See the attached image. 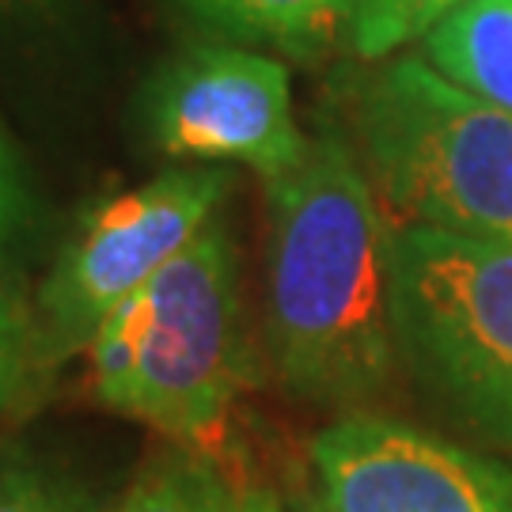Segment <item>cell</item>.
I'll list each match as a JSON object with an SVG mask.
<instances>
[{
	"instance_id": "cell-1",
	"label": "cell",
	"mask_w": 512,
	"mask_h": 512,
	"mask_svg": "<svg viewBox=\"0 0 512 512\" xmlns=\"http://www.w3.org/2000/svg\"><path fill=\"white\" fill-rule=\"evenodd\" d=\"M266 327L281 384L319 406L380 395L399 349L391 327L395 220L342 129L311 137L304 164L266 183Z\"/></svg>"
},
{
	"instance_id": "cell-2",
	"label": "cell",
	"mask_w": 512,
	"mask_h": 512,
	"mask_svg": "<svg viewBox=\"0 0 512 512\" xmlns=\"http://www.w3.org/2000/svg\"><path fill=\"white\" fill-rule=\"evenodd\" d=\"M88 365L107 410L217 459L251 380L236 243L224 220L110 311L88 346Z\"/></svg>"
},
{
	"instance_id": "cell-3",
	"label": "cell",
	"mask_w": 512,
	"mask_h": 512,
	"mask_svg": "<svg viewBox=\"0 0 512 512\" xmlns=\"http://www.w3.org/2000/svg\"><path fill=\"white\" fill-rule=\"evenodd\" d=\"M353 88V148L395 224L512 243V114L421 54L372 61Z\"/></svg>"
},
{
	"instance_id": "cell-4",
	"label": "cell",
	"mask_w": 512,
	"mask_h": 512,
	"mask_svg": "<svg viewBox=\"0 0 512 512\" xmlns=\"http://www.w3.org/2000/svg\"><path fill=\"white\" fill-rule=\"evenodd\" d=\"M391 327L421 384L512 452V243L395 224Z\"/></svg>"
},
{
	"instance_id": "cell-5",
	"label": "cell",
	"mask_w": 512,
	"mask_h": 512,
	"mask_svg": "<svg viewBox=\"0 0 512 512\" xmlns=\"http://www.w3.org/2000/svg\"><path fill=\"white\" fill-rule=\"evenodd\" d=\"M228 186L232 179L220 167H167L95 205L38 296V342L46 357L92 346L110 311L145 289L217 220Z\"/></svg>"
},
{
	"instance_id": "cell-6",
	"label": "cell",
	"mask_w": 512,
	"mask_h": 512,
	"mask_svg": "<svg viewBox=\"0 0 512 512\" xmlns=\"http://www.w3.org/2000/svg\"><path fill=\"white\" fill-rule=\"evenodd\" d=\"M141 122L152 148L171 160L251 167L262 183L296 171L311 148L293 114L289 69L228 42L167 57L141 92Z\"/></svg>"
},
{
	"instance_id": "cell-7",
	"label": "cell",
	"mask_w": 512,
	"mask_h": 512,
	"mask_svg": "<svg viewBox=\"0 0 512 512\" xmlns=\"http://www.w3.org/2000/svg\"><path fill=\"white\" fill-rule=\"evenodd\" d=\"M323 512H512V463L353 410L311 440Z\"/></svg>"
},
{
	"instance_id": "cell-8",
	"label": "cell",
	"mask_w": 512,
	"mask_h": 512,
	"mask_svg": "<svg viewBox=\"0 0 512 512\" xmlns=\"http://www.w3.org/2000/svg\"><path fill=\"white\" fill-rule=\"evenodd\" d=\"M421 57L512 114V0H471L421 38Z\"/></svg>"
},
{
	"instance_id": "cell-9",
	"label": "cell",
	"mask_w": 512,
	"mask_h": 512,
	"mask_svg": "<svg viewBox=\"0 0 512 512\" xmlns=\"http://www.w3.org/2000/svg\"><path fill=\"white\" fill-rule=\"evenodd\" d=\"M175 4L239 42L274 46L304 61L342 42L349 16V0H175Z\"/></svg>"
},
{
	"instance_id": "cell-10",
	"label": "cell",
	"mask_w": 512,
	"mask_h": 512,
	"mask_svg": "<svg viewBox=\"0 0 512 512\" xmlns=\"http://www.w3.org/2000/svg\"><path fill=\"white\" fill-rule=\"evenodd\" d=\"M236 482L220 459L198 448L167 444L129 482L107 512H232Z\"/></svg>"
},
{
	"instance_id": "cell-11",
	"label": "cell",
	"mask_w": 512,
	"mask_h": 512,
	"mask_svg": "<svg viewBox=\"0 0 512 512\" xmlns=\"http://www.w3.org/2000/svg\"><path fill=\"white\" fill-rule=\"evenodd\" d=\"M471 0H349L346 42L361 61L403 54Z\"/></svg>"
},
{
	"instance_id": "cell-12",
	"label": "cell",
	"mask_w": 512,
	"mask_h": 512,
	"mask_svg": "<svg viewBox=\"0 0 512 512\" xmlns=\"http://www.w3.org/2000/svg\"><path fill=\"white\" fill-rule=\"evenodd\" d=\"M0 512H107L76 478L38 459H0Z\"/></svg>"
},
{
	"instance_id": "cell-13",
	"label": "cell",
	"mask_w": 512,
	"mask_h": 512,
	"mask_svg": "<svg viewBox=\"0 0 512 512\" xmlns=\"http://www.w3.org/2000/svg\"><path fill=\"white\" fill-rule=\"evenodd\" d=\"M38 327L31 311L0 281V414L19 399L35 357Z\"/></svg>"
},
{
	"instance_id": "cell-14",
	"label": "cell",
	"mask_w": 512,
	"mask_h": 512,
	"mask_svg": "<svg viewBox=\"0 0 512 512\" xmlns=\"http://www.w3.org/2000/svg\"><path fill=\"white\" fill-rule=\"evenodd\" d=\"M31 220V190L19 164V152L12 148L8 133L0 129V255L16 243V236Z\"/></svg>"
},
{
	"instance_id": "cell-15",
	"label": "cell",
	"mask_w": 512,
	"mask_h": 512,
	"mask_svg": "<svg viewBox=\"0 0 512 512\" xmlns=\"http://www.w3.org/2000/svg\"><path fill=\"white\" fill-rule=\"evenodd\" d=\"M232 512H289L285 501L277 497V490H270L266 482H236V494H232Z\"/></svg>"
},
{
	"instance_id": "cell-16",
	"label": "cell",
	"mask_w": 512,
	"mask_h": 512,
	"mask_svg": "<svg viewBox=\"0 0 512 512\" xmlns=\"http://www.w3.org/2000/svg\"><path fill=\"white\" fill-rule=\"evenodd\" d=\"M73 0H0V16L16 19H57Z\"/></svg>"
},
{
	"instance_id": "cell-17",
	"label": "cell",
	"mask_w": 512,
	"mask_h": 512,
	"mask_svg": "<svg viewBox=\"0 0 512 512\" xmlns=\"http://www.w3.org/2000/svg\"><path fill=\"white\" fill-rule=\"evenodd\" d=\"M296 512H323L319 509V501H315V497H304V501H300V509Z\"/></svg>"
}]
</instances>
